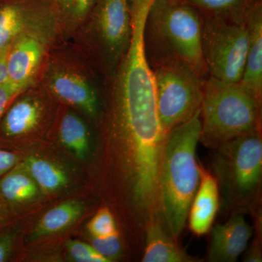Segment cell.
Masks as SVG:
<instances>
[{"label": "cell", "instance_id": "4", "mask_svg": "<svg viewBox=\"0 0 262 262\" xmlns=\"http://www.w3.org/2000/svg\"><path fill=\"white\" fill-rule=\"evenodd\" d=\"M261 97L242 82L226 83L208 77L201 108L200 142L216 149L259 130Z\"/></svg>", "mask_w": 262, "mask_h": 262}, {"label": "cell", "instance_id": "17", "mask_svg": "<svg viewBox=\"0 0 262 262\" xmlns=\"http://www.w3.org/2000/svg\"><path fill=\"white\" fill-rule=\"evenodd\" d=\"M37 184L23 165H15L0 179V198L5 204L18 205L37 196Z\"/></svg>", "mask_w": 262, "mask_h": 262}, {"label": "cell", "instance_id": "18", "mask_svg": "<svg viewBox=\"0 0 262 262\" xmlns=\"http://www.w3.org/2000/svg\"><path fill=\"white\" fill-rule=\"evenodd\" d=\"M84 207L80 202L70 201L61 203L48 211L34 229L35 237L57 233L72 225L80 218Z\"/></svg>", "mask_w": 262, "mask_h": 262}, {"label": "cell", "instance_id": "2", "mask_svg": "<svg viewBox=\"0 0 262 262\" xmlns=\"http://www.w3.org/2000/svg\"><path fill=\"white\" fill-rule=\"evenodd\" d=\"M201 110L167 134L158 176V206L169 234L176 241L188 220L199 187L201 173L196 150L201 130Z\"/></svg>", "mask_w": 262, "mask_h": 262}, {"label": "cell", "instance_id": "12", "mask_svg": "<svg viewBox=\"0 0 262 262\" xmlns=\"http://www.w3.org/2000/svg\"><path fill=\"white\" fill-rule=\"evenodd\" d=\"M252 235V229L242 213H235L225 224L212 229L208 259L213 262L237 261Z\"/></svg>", "mask_w": 262, "mask_h": 262}, {"label": "cell", "instance_id": "26", "mask_svg": "<svg viewBox=\"0 0 262 262\" xmlns=\"http://www.w3.org/2000/svg\"><path fill=\"white\" fill-rule=\"evenodd\" d=\"M27 89L10 82L0 85V120L15 98Z\"/></svg>", "mask_w": 262, "mask_h": 262}, {"label": "cell", "instance_id": "14", "mask_svg": "<svg viewBox=\"0 0 262 262\" xmlns=\"http://www.w3.org/2000/svg\"><path fill=\"white\" fill-rule=\"evenodd\" d=\"M248 32L247 57L241 82L261 97L262 93V3L251 0L245 13Z\"/></svg>", "mask_w": 262, "mask_h": 262}, {"label": "cell", "instance_id": "6", "mask_svg": "<svg viewBox=\"0 0 262 262\" xmlns=\"http://www.w3.org/2000/svg\"><path fill=\"white\" fill-rule=\"evenodd\" d=\"M215 150L213 170L224 195L234 204L247 203L261 182L260 130L232 139Z\"/></svg>", "mask_w": 262, "mask_h": 262}, {"label": "cell", "instance_id": "10", "mask_svg": "<svg viewBox=\"0 0 262 262\" xmlns=\"http://www.w3.org/2000/svg\"><path fill=\"white\" fill-rule=\"evenodd\" d=\"M45 82L52 94L63 102L80 108L91 117L98 111L97 94L82 74L67 66L51 65Z\"/></svg>", "mask_w": 262, "mask_h": 262}, {"label": "cell", "instance_id": "21", "mask_svg": "<svg viewBox=\"0 0 262 262\" xmlns=\"http://www.w3.org/2000/svg\"><path fill=\"white\" fill-rule=\"evenodd\" d=\"M201 14L220 17L235 22L245 20V13L251 0H182Z\"/></svg>", "mask_w": 262, "mask_h": 262}, {"label": "cell", "instance_id": "25", "mask_svg": "<svg viewBox=\"0 0 262 262\" xmlns=\"http://www.w3.org/2000/svg\"><path fill=\"white\" fill-rule=\"evenodd\" d=\"M91 246L108 261L118 258L121 253V242L118 232L108 237H94Z\"/></svg>", "mask_w": 262, "mask_h": 262}, {"label": "cell", "instance_id": "31", "mask_svg": "<svg viewBox=\"0 0 262 262\" xmlns=\"http://www.w3.org/2000/svg\"><path fill=\"white\" fill-rule=\"evenodd\" d=\"M6 206L5 202L0 198V228L4 225L8 218Z\"/></svg>", "mask_w": 262, "mask_h": 262}, {"label": "cell", "instance_id": "22", "mask_svg": "<svg viewBox=\"0 0 262 262\" xmlns=\"http://www.w3.org/2000/svg\"><path fill=\"white\" fill-rule=\"evenodd\" d=\"M57 15L70 27H77L89 18L96 0H52Z\"/></svg>", "mask_w": 262, "mask_h": 262}, {"label": "cell", "instance_id": "19", "mask_svg": "<svg viewBox=\"0 0 262 262\" xmlns=\"http://www.w3.org/2000/svg\"><path fill=\"white\" fill-rule=\"evenodd\" d=\"M24 167L43 192H55L68 184L65 172L56 164L44 158L29 157Z\"/></svg>", "mask_w": 262, "mask_h": 262}, {"label": "cell", "instance_id": "13", "mask_svg": "<svg viewBox=\"0 0 262 262\" xmlns=\"http://www.w3.org/2000/svg\"><path fill=\"white\" fill-rule=\"evenodd\" d=\"M45 104L38 96L13 101L0 120V148L5 143L35 130L44 117Z\"/></svg>", "mask_w": 262, "mask_h": 262}, {"label": "cell", "instance_id": "20", "mask_svg": "<svg viewBox=\"0 0 262 262\" xmlns=\"http://www.w3.org/2000/svg\"><path fill=\"white\" fill-rule=\"evenodd\" d=\"M62 144L72 151L77 158L84 159L89 153L90 142L87 127L75 114L66 113L58 128Z\"/></svg>", "mask_w": 262, "mask_h": 262}, {"label": "cell", "instance_id": "5", "mask_svg": "<svg viewBox=\"0 0 262 262\" xmlns=\"http://www.w3.org/2000/svg\"><path fill=\"white\" fill-rule=\"evenodd\" d=\"M149 63L155 77L160 125L167 135L201 110L207 79L178 60Z\"/></svg>", "mask_w": 262, "mask_h": 262}, {"label": "cell", "instance_id": "28", "mask_svg": "<svg viewBox=\"0 0 262 262\" xmlns=\"http://www.w3.org/2000/svg\"><path fill=\"white\" fill-rule=\"evenodd\" d=\"M18 158L13 151L0 148V179L14 168Z\"/></svg>", "mask_w": 262, "mask_h": 262}, {"label": "cell", "instance_id": "3", "mask_svg": "<svg viewBox=\"0 0 262 262\" xmlns=\"http://www.w3.org/2000/svg\"><path fill=\"white\" fill-rule=\"evenodd\" d=\"M202 23L201 13L182 0H152L144 27L149 63L178 60L207 79L202 53Z\"/></svg>", "mask_w": 262, "mask_h": 262}, {"label": "cell", "instance_id": "24", "mask_svg": "<svg viewBox=\"0 0 262 262\" xmlns=\"http://www.w3.org/2000/svg\"><path fill=\"white\" fill-rule=\"evenodd\" d=\"M67 250L70 257L78 262H110L96 251L91 245L79 241H70Z\"/></svg>", "mask_w": 262, "mask_h": 262}, {"label": "cell", "instance_id": "1", "mask_svg": "<svg viewBox=\"0 0 262 262\" xmlns=\"http://www.w3.org/2000/svg\"><path fill=\"white\" fill-rule=\"evenodd\" d=\"M110 77L114 125L126 147L134 201L149 211L158 206V176L166 134L158 117L142 20L133 22L129 47Z\"/></svg>", "mask_w": 262, "mask_h": 262}, {"label": "cell", "instance_id": "15", "mask_svg": "<svg viewBox=\"0 0 262 262\" xmlns=\"http://www.w3.org/2000/svg\"><path fill=\"white\" fill-rule=\"evenodd\" d=\"M199 187L189 208V228L198 236L208 233L219 209L220 192L215 177L200 165Z\"/></svg>", "mask_w": 262, "mask_h": 262}, {"label": "cell", "instance_id": "23", "mask_svg": "<svg viewBox=\"0 0 262 262\" xmlns=\"http://www.w3.org/2000/svg\"><path fill=\"white\" fill-rule=\"evenodd\" d=\"M88 230L93 237H105L117 232L113 213L107 208L100 209L90 221Z\"/></svg>", "mask_w": 262, "mask_h": 262}, {"label": "cell", "instance_id": "11", "mask_svg": "<svg viewBox=\"0 0 262 262\" xmlns=\"http://www.w3.org/2000/svg\"><path fill=\"white\" fill-rule=\"evenodd\" d=\"M42 33L21 34L10 46L8 56V82L29 88L45 56Z\"/></svg>", "mask_w": 262, "mask_h": 262}, {"label": "cell", "instance_id": "7", "mask_svg": "<svg viewBox=\"0 0 262 262\" xmlns=\"http://www.w3.org/2000/svg\"><path fill=\"white\" fill-rule=\"evenodd\" d=\"M201 15L202 53L208 77L226 83L241 82L248 52L246 22Z\"/></svg>", "mask_w": 262, "mask_h": 262}, {"label": "cell", "instance_id": "16", "mask_svg": "<svg viewBox=\"0 0 262 262\" xmlns=\"http://www.w3.org/2000/svg\"><path fill=\"white\" fill-rule=\"evenodd\" d=\"M142 261L192 262L195 259L189 256L170 234H167L161 226L155 222L146 230V247Z\"/></svg>", "mask_w": 262, "mask_h": 262}, {"label": "cell", "instance_id": "8", "mask_svg": "<svg viewBox=\"0 0 262 262\" xmlns=\"http://www.w3.org/2000/svg\"><path fill=\"white\" fill-rule=\"evenodd\" d=\"M88 18L95 51L111 75L130 45V0H96Z\"/></svg>", "mask_w": 262, "mask_h": 262}, {"label": "cell", "instance_id": "29", "mask_svg": "<svg viewBox=\"0 0 262 262\" xmlns=\"http://www.w3.org/2000/svg\"><path fill=\"white\" fill-rule=\"evenodd\" d=\"M10 47L0 51V85L8 82V56Z\"/></svg>", "mask_w": 262, "mask_h": 262}, {"label": "cell", "instance_id": "30", "mask_svg": "<svg viewBox=\"0 0 262 262\" xmlns=\"http://www.w3.org/2000/svg\"><path fill=\"white\" fill-rule=\"evenodd\" d=\"M246 261H261V253L259 251V248H252L251 251L248 252L247 256L245 258Z\"/></svg>", "mask_w": 262, "mask_h": 262}, {"label": "cell", "instance_id": "27", "mask_svg": "<svg viewBox=\"0 0 262 262\" xmlns=\"http://www.w3.org/2000/svg\"><path fill=\"white\" fill-rule=\"evenodd\" d=\"M14 234L8 231L0 232V262L8 261L13 252Z\"/></svg>", "mask_w": 262, "mask_h": 262}, {"label": "cell", "instance_id": "9", "mask_svg": "<svg viewBox=\"0 0 262 262\" xmlns=\"http://www.w3.org/2000/svg\"><path fill=\"white\" fill-rule=\"evenodd\" d=\"M57 15L52 0H17L0 7V51L27 33H41L37 24L51 22Z\"/></svg>", "mask_w": 262, "mask_h": 262}]
</instances>
